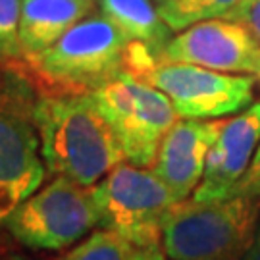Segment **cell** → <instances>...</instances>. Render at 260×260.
<instances>
[{
  "instance_id": "cell-1",
  "label": "cell",
  "mask_w": 260,
  "mask_h": 260,
  "mask_svg": "<svg viewBox=\"0 0 260 260\" xmlns=\"http://www.w3.org/2000/svg\"><path fill=\"white\" fill-rule=\"evenodd\" d=\"M41 154L52 176L94 187L125 154L93 94H41L33 104Z\"/></svg>"
},
{
  "instance_id": "cell-2",
  "label": "cell",
  "mask_w": 260,
  "mask_h": 260,
  "mask_svg": "<svg viewBox=\"0 0 260 260\" xmlns=\"http://www.w3.org/2000/svg\"><path fill=\"white\" fill-rule=\"evenodd\" d=\"M129 43L104 14H91L16 72L41 94H91L125 74Z\"/></svg>"
},
{
  "instance_id": "cell-3",
  "label": "cell",
  "mask_w": 260,
  "mask_h": 260,
  "mask_svg": "<svg viewBox=\"0 0 260 260\" xmlns=\"http://www.w3.org/2000/svg\"><path fill=\"white\" fill-rule=\"evenodd\" d=\"M260 218V197L177 201L162 223V251L170 260H243Z\"/></svg>"
},
{
  "instance_id": "cell-4",
  "label": "cell",
  "mask_w": 260,
  "mask_h": 260,
  "mask_svg": "<svg viewBox=\"0 0 260 260\" xmlns=\"http://www.w3.org/2000/svg\"><path fill=\"white\" fill-rule=\"evenodd\" d=\"M4 230L31 251H62L101 228L93 187L66 176L35 191L2 222Z\"/></svg>"
},
{
  "instance_id": "cell-5",
  "label": "cell",
  "mask_w": 260,
  "mask_h": 260,
  "mask_svg": "<svg viewBox=\"0 0 260 260\" xmlns=\"http://www.w3.org/2000/svg\"><path fill=\"white\" fill-rule=\"evenodd\" d=\"M93 195L103 230L120 233L139 249H162V223L177 197L152 168L121 162L93 187Z\"/></svg>"
},
{
  "instance_id": "cell-6",
  "label": "cell",
  "mask_w": 260,
  "mask_h": 260,
  "mask_svg": "<svg viewBox=\"0 0 260 260\" xmlns=\"http://www.w3.org/2000/svg\"><path fill=\"white\" fill-rule=\"evenodd\" d=\"M91 94L120 141L125 162L152 168L160 143L177 121L172 101L129 74H121Z\"/></svg>"
},
{
  "instance_id": "cell-7",
  "label": "cell",
  "mask_w": 260,
  "mask_h": 260,
  "mask_svg": "<svg viewBox=\"0 0 260 260\" xmlns=\"http://www.w3.org/2000/svg\"><path fill=\"white\" fill-rule=\"evenodd\" d=\"M33 104L16 87H0V223L47 177Z\"/></svg>"
},
{
  "instance_id": "cell-8",
  "label": "cell",
  "mask_w": 260,
  "mask_h": 260,
  "mask_svg": "<svg viewBox=\"0 0 260 260\" xmlns=\"http://www.w3.org/2000/svg\"><path fill=\"white\" fill-rule=\"evenodd\" d=\"M141 81L160 89L185 120H216L254 101V75H228L203 66L160 62Z\"/></svg>"
},
{
  "instance_id": "cell-9",
  "label": "cell",
  "mask_w": 260,
  "mask_h": 260,
  "mask_svg": "<svg viewBox=\"0 0 260 260\" xmlns=\"http://www.w3.org/2000/svg\"><path fill=\"white\" fill-rule=\"evenodd\" d=\"M162 62H183L216 72L260 75V45L230 19H206L183 29L168 43Z\"/></svg>"
},
{
  "instance_id": "cell-10",
  "label": "cell",
  "mask_w": 260,
  "mask_h": 260,
  "mask_svg": "<svg viewBox=\"0 0 260 260\" xmlns=\"http://www.w3.org/2000/svg\"><path fill=\"white\" fill-rule=\"evenodd\" d=\"M260 145V101L230 120H222L216 143L208 150L203 181L193 193L199 203L225 199L247 174Z\"/></svg>"
},
{
  "instance_id": "cell-11",
  "label": "cell",
  "mask_w": 260,
  "mask_h": 260,
  "mask_svg": "<svg viewBox=\"0 0 260 260\" xmlns=\"http://www.w3.org/2000/svg\"><path fill=\"white\" fill-rule=\"evenodd\" d=\"M222 120L176 121L160 143L152 172L166 183L177 201L195 193L203 181L208 150L216 143Z\"/></svg>"
},
{
  "instance_id": "cell-12",
  "label": "cell",
  "mask_w": 260,
  "mask_h": 260,
  "mask_svg": "<svg viewBox=\"0 0 260 260\" xmlns=\"http://www.w3.org/2000/svg\"><path fill=\"white\" fill-rule=\"evenodd\" d=\"M94 0H23L19 43L23 58L50 48L75 23L91 16Z\"/></svg>"
},
{
  "instance_id": "cell-13",
  "label": "cell",
  "mask_w": 260,
  "mask_h": 260,
  "mask_svg": "<svg viewBox=\"0 0 260 260\" xmlns=\"http://www.w3.org/2000/svg\"><path fill=\"white\" fill-rule=\"evenodd\" d=\"M99 6L125 37L149 47L162 62L172 29L162 19L158 6L150 0H99Z\"/></svg>"
},
{
  "instance_id": "cell-14",
  "label": "cell",
  "mask_w": 260,
  "mask_h": 260,
  "mask_svg": "<svg viewBox=\"0 0 260 260\" xmlns=\"http://www.w3.org/2000/svg\"><path fill=\"white\" fill-rule=\"evenodd\" d=\"M137 252L139 247L120 233L99 228L60 260H137Z\"/></svg>"
},
{
  "instance_id": "cell-15",
  "label": "cell",
  "mask_w": 260,
  "mask_h": 260,
  "mask_svg": "<svg viewBox=\"0 0 260 260\" xmlns=\"http://www.w3.org/2000/svg\"><path fill=\"white\" fill-rule=\"evenodd\" d=\"M237 2L239 0H170L158 6V12L172 31H183L199 21L223 18Z\"/></svg>"
},
{
  "instance_id": "cell-16",
  "label": "cell",
  "mask_w": 260,
  "mask_h": 260,
  "mask_svg": "<svg viewBox=\"0 0 260 260\" xmlns=\"http://www.w3.org/2000/svg\"><path fill=\"white\" fill-rule=\"evenodd\" d=\"M23 0H0V70L16 72L23 64L19 19Z\"/></svg>"
},
{
  "instance_id": "cell-17",
  "label": "cell",
  "mask_w": 260,
  "mask_h": 260,
  "mask_svg": "<svg viewBox=\"0 0 260 260\" xmlns=\"http://www.w3.org/2000/svg\"><path fill=\"white\" fill-rule=\"evenodd\" d=\"M223 19L243 25L260 45V0H239L235 8L223 16Z\"/></svg>"
},
{
  "instance_id": "cell-18",
  "label": "cell",
  "mask_w": 260,
  "mask_h": 260,
  "mask_svg": "<svg viewBox=\"0 0 260 260\" xmlns=\"http://www.w3.org/2000/svg\"><path fill=\"white\" fill-rule=\"evenodd\" d=\"M228 197H260V145L247 174L241 177V181L233 187Z\"/></svg>"
},
{
  "instance_id": "cell-19",
  "label": "cell",
  "mask_w": 260,
  "mask_h": 260,
  "mask_svg": "<svg viewBox=\"0 0 260 260\" xmlns=\"http://www.w3.org/2000/svg\"><path fill=\"white\" fill-rule=\"evenodd\" d=\"M137 260H170V258L164 254V251L160 247H154V249H139Z\"/></svg>"
},
{
  "instance_id": "cell-20",
  "label": "cell",
  "mask_w": 260,
  "mask_h": 260,
  "mask_svg": "<svg viewBox=\"0 0 260 260\" xmlns=\"http://www.w3.org/2000/svg\"><path fill=\"white\" fill-rule=\"evenodd\" d=\"M243 260H260V218H258V225H256V233H254V239H252L249 251L245 254Z\"/></svg>"
},
{
  "instance_id": "cell-21",
  "label": "cell",
  "mask_w": 260,
  "mask_h": 260,
  "mask_svg": "<svg viewBox=\"0 0 260 260\" xmlns=\"http://www.w3.org/2000/svg\"><path fill=\"white\" fill-rule=\"evenodd\" d=\"M156 6H162V4H166V2H170V0H152Z\"/></svg>"
},
{
  "instance_id": "cell-22",
  "label": "cell",
  "mask_w": 260,
  "mask_h": 260,
  "mask_svg": "<svg viewBox=\"0 0 260 260\" xmlns=\"http://www.w3.org/2000/svg\"><path fill=\"white\" fill-rule=\"evenodd\" d=\"M12 260H39V258H25V256H14Z\"/></svg>"
},
{
  "instance_id": "cell-23",
  "label": "cell",
  "mask_w": 260,
  "mask_h": 260,
  "mask_svg": "<svg viewBox=\"0 0 260 260\" xmlns=\"http://www.w3.org/2000/svg\"><path fill=\"white\" fill-rule=\"evenodd\" d=\"M256 81H258V83H260V75H258V77H256Z\"/></svg>"
}]
</instances>
